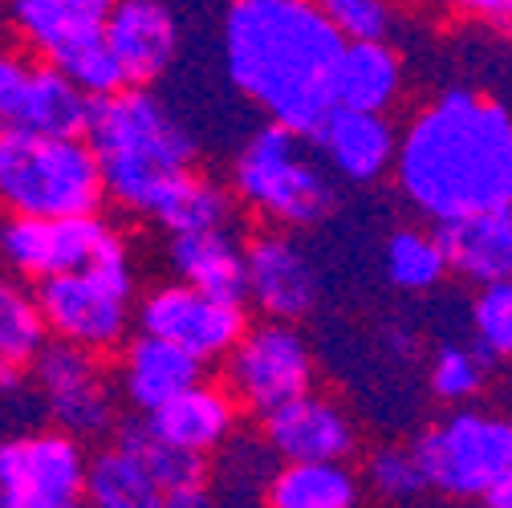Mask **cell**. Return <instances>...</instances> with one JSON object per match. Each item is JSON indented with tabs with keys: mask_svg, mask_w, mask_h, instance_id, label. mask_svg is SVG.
Returning <instances> with one entry per match:
<instances>
[{
	"mask_svg": "<svg viewBox=\"0 0 512 508\" xmlns=\"http://www.w3.org/2000/svg\"><path fill=\"white\" fill-rule=\"evenodd\" d=\"M391 171L431 224L512 208V110L476 90H443L399 135Z\"/></svg>",
	"mask_w": 512,
	"mask_h": 508,
	"instance_id": "obj_1",
	"label": "cell"
},
{
	"mask_svg": "<svg viewBox=\"0 0 512 508\" xmlns=\"http://www.w3.org/2000/svg\"><path fill=\"white\" fill-rule=\"evenodd\" d=\"M220 49L228 82L293 135L309 139L334 110L342 33L317 0H228Z\"/></svg>",
	"mask_w": 512,
	"mask_h": 508,
	"instance_id": "obj_2",
	"label": "cell"
},
{
	"mask_svg": "<svg viewBox=\"0 0 512 508\" xmlns=\"http://www.w3.org/2000/svg\"><path fill=\"white\" fill-rule=\"evenodd\" d=\"M82 135L98 159L106 200L143 220L151 216L163 187L196 167V139L147 86H122L94 98Z\"/></svg>",
	"mask_w": 512,
	"mask_h": 508,
	"instance_id": "obj_3",
	"label": "cell"
},
{
	"mask_svg": "<svg viewBox=\"0 0 512 508\" xmlns=\"http://www.w3.org/2000/svg\"><path fill=\"white\" fill-rule=\"evenodd\" d=\"M106 208V187L86 135H37L0 126V212L86 216Z\"/></svg>",
	"mask_w": 512,
	"mask_h": 508,
	"instance_id": "obj_4",
	"label": "cell"
},
{
	"mask_svg": "<svg viewBox=\"0 0 512 508\" xmlns=\"http://www.w3.org/2000/svg\"><path fill=\"white\" fill-rule=\"evenodd\" d=\"M37 301L49 338L114 354L135 326V261L122 232H110L82 269L37 281Z\"/></svg>",
	"mask_w": 512,
	"mask_h": 508,
	"instance_id": "obj_5",
	"label": "cell"
},
{
	"mask_svg": "<svg viewBox=\"0 0 512 508\" xmlns=\"http://www.w3.org/2000/svg\"><path fill=\"white\" fill-rule=\"evenodd\" d=\"M232 192L281 228H313L338 208L334 179L305 159V139L281 122L244 139L232 159Z\"/></svg>",
	"mask_w": 512,
	"mask_h": 508,
	"instance_id": "obj_6",
	"label": "cell"
},
{
	"mask_svg": "<svg viewBox=\"0 0 512 508\" xmlns=\"http://www.w3.org/2000/svg\"><path fill=\"white\" fill-rule=\"evenodd\" d=\"M411 456L419 460L427 488L452 500H480L512 468V419L488 411H456L427 427Z\"/></svg>",
	"mask_w": 512,
	"mask_h": 508,
	"instance_id": "obj_7",
	"label": "cell"
},
{
	"mask_svg": "<svg viewBox=\"0 0 512 508\" xmlns=\"http://www.w3.org/2000/svg\"><path fill=\"white\" fill-rule=\"evenodd\" d=\"M29 378L37 387L45 423L70 431L82 443L110 439L118 423V391L102 366V354L49 338L29 362Z\"/></svg>",
	"mask_w": 512,
	"mask_h": 508,
	"instance_id": "obj_8",
	"label": "cell"
},
{
	"mask_svg": "<svg viewBox=\"0 0 512 508\" xmlns=\"http://www.w3.org/2000/svg\"><path fill=\"white\" fill-rule=\"evenodd\" d=\"M86 443L61 427L0 435V508L86 504Z\"/></svg>",
	"mask_w": 512,
	"mask_h": 508,
	"instance_id": "obj_9",
	"label": "cell"
},
{
	"mask_svg": "<svg viewBox=\"0 0 512 508\" xmlns=\"http://www.w3.org/2000/svg\"><path fill=\"white\" fill-rule=\"evenodd\" d=\"M224 387L240 403V411L269 415L293 395L313 387V354L309 342L293 330V322L244 326L236 346L224 354Z\"/></svg>",
	"mask_w": 512,
	"mask_h": 508,
	"instance_id": "obj_10",
	"label": "cell"
},
{
	"mask_svg": "<svg viewBox=\"0 0 512 508\" xmlns=\"http://www.w3.org/2000/svg\"><path fill=\"white\" fill-rule=\"evenodd\" d=\"M135 326L155 338H167L196 362L212 366V362H224V354L236 346L248 317H244V301L212 297L175 277L167 285H155L135 305Z\"/></svg>",
	"mask_w": 512,
	"mask_h": 508,
	"instance_id": "obj_11",
	"label": "cell"
},
{
	"mask_svg": "<svg viewBox=\"0 0 512 508\" xmlns=\"http://www.w3.org/2000/svg\"><path fill=\"white\" fill-rule=\"evenodd\" d=\"M114 228L102 212L86 216H5L0 224V261L13 277L45 281L82 269Z\"/></svg>",
	"mask_w": 512,
	"mask_h": 508,
	"instance_id": "obj_12",
	"label": "cell"
},
{
	"mask_svg": "<svg viewBox=\"0 0 512 508\" xmlns=\"http://www.w3.org/2000/svg\"><path fill=\"white\" fill-rule=\"evenodd\" d=\"M322 281L309 252L285 232H261L244 244V297L256 301L265 317L301 322L313 313Z\"/></svg>",
	"mask_w": 512,
	"mask_h": 508,
	"instance_id": "obj_13",
	"label": "cell"
},
{
	"mask_svg": "<svg viewBox=\"0 0 512 508\" xmlns=\"http://www.w3.org/2000/svg\"><path fill=\"white\" fill-rule=\"evenodd\" d=\"M261 419L265 443L277 452V460H346L358 448L354 419L317 391H301Z\"/></svg>",
	"mask_w": 512,
	"mask_h": 508,
	"instance_id": "obj_14",
	"label": "cell"
},
{
	"mask_svg": "<svg viewBox=\"0 0 512 508\" xmlns=\"http://www.w3.org/2000/svg\"><path fill=\"white\" fill-rule=\"evenodd\" d=\"M102 33L131 86H151L167 78L179 57V21L163 0H114Z\"/></svg>",
	"mask_w": 512,
	"mask_h": 508,
	"instance_id": "obj_15",
	"label": "cell"
},
{
	"mask_svg": "<svg viewBox=\"0 0 512 508\" xmlns=\"http://www.w3.org/2000/svg\"><path fill=\"white\" fill-rule=\"evenodd\" d=\"M114 354H118L114 391L122 395V403L135 415H147V411L163 407L167 399H175L179 391L196 387L204 378V370H208L187 350H179L167 338H155L147 330L126 334V342Z\"/></svg>",
	"mask_w": 512,
	"mask_h": 508,
	"instance_id": "obj_16",
	"label": "cell"
},
{
	"mask_svg": "<svg viewBox=\"0 0 512 508\" xmlns=\"http://www.w3.org/2000/svg\"><path fill=\"white\" fill-rule=\"evenodd\" d=\"M305 143H313L326 155L334 175H342L350 183H374L391 171L399 135H395L387 110L334 106Z\"/></svg>",
	"mask_w": 512,
	"mask_h": 508,
	"instance_id": "obj_17",
	"label": "cell"
},
{
	"mask_svg": "<svg viewBox=\"0 0 512 508\" xmlns=\"http://www.w3.org/2000/svg\"><path fill=\"white\" fill-rule=\"evenodd\" d=\"M143 419L155 435H163L167 443H175V448L212 456L220 443L240 427V403L232 399L228 387H216V383H204L200 378L196 387L179 391L175 399L147 411Z\"/></svg>",
	"mask_w": 512,
	"mask_h": 508,
	"instance_id": "obj_18",
	"label": "cell"
},
{
	"mask_svg": "<svg viewBox=\"0 0 512 508\" xmlns=\"http://www.w3.org/2000/svg\"><path fill=\"white\" fill-rule=\"evenodd\" d=\"M435 240L443 248L447 273L472 285L512 281V208L443 220L435 224Z\"/></svg>",
	"mask_w": 512,
	"mask_h": 508,
	"instance_id": "obj_19",
	"label": "cell"
},
{
	"mask_svg": "<svg viewBox=\"0 0 512 508\" xmlns=\"http://www.w3.org/2000/svg\"><path fill=\"white\" fill-rule=\"evenodd\" d=\"M167 261L179 281L224 301H244V244L232 236L228 224L171 236Z\"/></svg>",
	"mask_w": 512,
	"mask_h": 508,
	"instance_id": "obj_20",
	"label": "cell"
},
{
	"mask_svg": "<svg viewBox=\"0 0 512 508\" xmlns=\"http://www.w3.org/2000/svg\"><path fill=\"white\" fill-rule=\"evenodd\" d=\"M403 90V61L387 41H342L334 61V106L391 110Z\"/></svg>",
	"mask_w": 512,
	"mask_h": 508,
	"instance_id": "obj_21",
	"label": "cell"
},
{
	"mask_svg": "<svg viewBox=\"0 0 512 508\" xmlns=\"http://www.w3.org/2000/svg\"><path fill=\"white\" fill-rule=\"evenodd\" d=\"M358 500L362 476L346 460H281L265 488L273 508H354Z\"/></svg>",
	"mask_w": 512,
	"mask_h": 508,
	"instance_id": "obj_22",
	"label": "cell"
},
{
	"mask_svg": "<svg viewBox=\"0 0 512 508\" xmlns=\"http://www.w3.org/2000/svg\"><path fill=\"white\" fill-rule=\"evenodd\" d=\"M90 102L94 98L82 86H74L53 61L41 57L25 74V90L13 110V122L37 135H82L90 118Z\"/></svg>",
	"mask_w": 512,
	"mask_h": 508,
	"instance_id": "obj_23",
	"label": "cell"
},
{
	"mask_svg": "<svg viewBox=\"0 0 512 508\" xmlns=\"http://www.w3.org/2000/svg\"><path fill=\"white\" fill-rule=\"evenodd\" d=\"M86 504L94 508H163V492L147 464L110 439L86 460Z\"/></svg>",
	"mask_w": 512,
	"mask_h": 508,
	"instance_id": "obj_24",
	"label": "cell"
},
{
	"mask_svg": "<svg viewBox=\"0 0 512 508\" xmlns=\"http://www.w3.org/2000/svg\"><path fill=\"white\" fill-rule=\"evenodd\" d=\"M110 439L126 443V448H131V452L147 464V472L155 476V484H159L167 508H171V500L183 496V492L208 488V456L167 443L163 435H155V431L147 427L143 415H135V419H118L114 431H110Z\"/></svg>",
	"mask_w": 512,
	"mask_h": 508,
	"instance_id": "obj_25",
	"label": "cell"
},
{
	"mask_svg": "<svg viewBox=\"0 0 512 508\" xmlns=\"http://www.w3.org/2000/svg\"><path fill=\"white\" fill-rule=\"evenodd\" d=\"M151 224H159L167 236H179V232H200V228H224L232 224V196L224 187L208 175H200L196 167L175 175L163 196L155 200Z\"/></svg>",
	"mask_w": 512,
	"mask_h": 508,
	"instance_id": "obj_26",
	"label": "cell"
},
{
	"mask_svg": "<svg viewBox=\"0 0 512 508\" xmlns=\"http://www.w3.org/2000/svg\"><path fill=\"white\" fill-rule=\"evenodd\" d=\"M277 452L265 439H248L232 431L220 448L208 456V488L216 504H248V500H265L269 476L277 468Z\"/></svg>",
	"mask_w": 512,
	"mask_h": 508,
	"instance_id": "obj_27",
	"label": "cell"
},
{
	"mask_svg": "<svg viewBox=\"0 0 512 508\" xmlns=\"http://www.w3.org/2000/svg\"><path fill=\"white\" fill-rule=\"evenodd\" d=\"M110 5L114 0H5L13 33L37 53H49L82 29H98Z\"/></svg>",
	"mask_w": 512,
	"mask_h": 508,
	"instance_id": "obj_28",
	"label": "cell"
},
{
	"mask_svg": "<svg viewBox=\"0 0 512 508\" xmlns=\"http://www.w3.org/2000/svg\"><path fill=\"white\" fill-rule=\"evenodd\" d=\"M45 61H53V66L66 74L74 86H82L90 98H102V94H114L122 86H131L122 74V61L114 57L102 25L98 29H82L66 41H57L49 53H41Z\"/></svg>",
	"mask_w": 512,
	"mask_h": 508,
	"instance_id": "obj_29",
	"label": "cell"
},
{
	"mask_svg": "<svg viewBox=\"0 0 512 508\" xmlns=\"http://www.w3.org/2000/svg\"><path fill=\"white\" fill-rule=\"evenodd\" d=\"M49 342L37 289L25 277H0V362L29 366Z\"/></svg>",
	"mask_w": 512,
	"mask_h": 508,
	"instance_id": "obj_30",
	"label": "cell"
},
{
	"mask_svg": "<svg viewBox=\"0 0 512 508\" xmlns=\"http://www.w3.org/2000/svg\"><path fill=\"white\" fill-rule=\"evenodd\" d=\"M382 265H387V281L407 293H427L447 277V261L435 232H419V228L391 232L387 248H382Z\"/></svg>",
	"mask_w": 512,
	"mask_h": 508,
	"instance_id": "obj_31",
	"label": "cell"
},
{
	"mask_svg": "<svg viewBox=\"0 0 512 508\" xmlns=\"http://www.w3.org/2000/svg\"><path fill=\"white\" fill-rule=\"evenodd\" d=\"M488 366L492 358L472 342H447L435 350L431 358V374H427V383H431V395L443 399V403H468L484 391L488 383Z\"/></svg>",
	"mask_w": 512,
	"mask_h": 508,
	"instance_id": "obj_32",
	"label": "cell"
},
{
	"mask_svg": "<svg viewBox=\"0 0 512 508\" xmlns=\"http://www.w3.org/2000/svg\"><path fill=\"white\" fill-rule=\"evenodd\" d=\"M362 488H370L374 500H387V504H415L431 492L411 448H378L366 460Z\"/></svg>",
	"mask_w": 512,
	"mask_h": 508,
	"instance_id": "obj_33",
	"label": "cell"
},
{
	"mask_svg": "<svg viewBox=\"0 0 512 508\" xmlns=\"http://www.w3.org/2000/svg\"><path fill=\"white\" fill-rule=\"evenodd\" d=\"M472 342L492 358H512V281L480 285L472 301Z\"/></svg>",
	"mask_w": 512,
	"mask_h": 508,
	"instance_id": "obj_34",
	"label": "cell"
},
{
	"mask_svg": "<svg viewBox=\"0 0 512 508\" xmlns=\"http://www.w3.org/2000/svg\"><path fill=\"white\" fill-rule=\"evenodd\" d=\"M317 9L342 33V41H387L391 33L387 0H317Z\"/></svg>",
	"mask_w": 512,
	"mask_h": 508,
	"instance_id": "obj_35",
	"label": "cell"
},
{
	"mask_svg": "<svg viewBox=\"0 0 512 508\" xmlns=\"http://www.w3.org/2000/svg\"><path fill=\"white\" fill-rule=\"evenodd\" d=\"M25 74H29V61L13 49H0V126L13 122V110L25 90Z\"/></svg>",
	"mask_w": 512,
	"mask_h": 508,
	"instance_id": "obj_36",
	"label": "cell"
},
{
	"mask_svg": "<svg viewBox=\"0 0 512 508\" xmlns=\"http://www.w3.org/2000/svg\"><path fill=\"white\" fill-rule=\"evenodd\" d=\"M447 5L468 13V17H480V21L496 25L500 33H512V0H447Z\"/></svg>",
	"mask_w": 512,
	"mask_h": 508,
	"instance_id": "obj_37",
	"label": "cell"
},
{
	"mask_svg": "<svg viewBox=\"0 0 512 508\" xmlns=\"http://www.w3.org/2000/svg\"><path fill=\"white\" fill-rule=\"evenodd\" d=\"M480 500H484L488 508H512V468H508V472H504Z\"/></svg>",
	"mask_w": 512,
	"mask_h": 508,
	"instance_id": "obj_38",
	"label": "cell"
},
{
	"mask_svg": "<svg viewBox=\"0 0 512 508\" xmlns=\"http://www.w3.org/2000/svg\"><path fill=\"white\" fill-rule=\"evenodd\" d=\"M0 5H5V0H0Z\"/></svg>",
	"mask_w": 512,
	"mask_h": 508,
	"instance_id": "obj_39",
	"label": "cell"
}]
</instances>
